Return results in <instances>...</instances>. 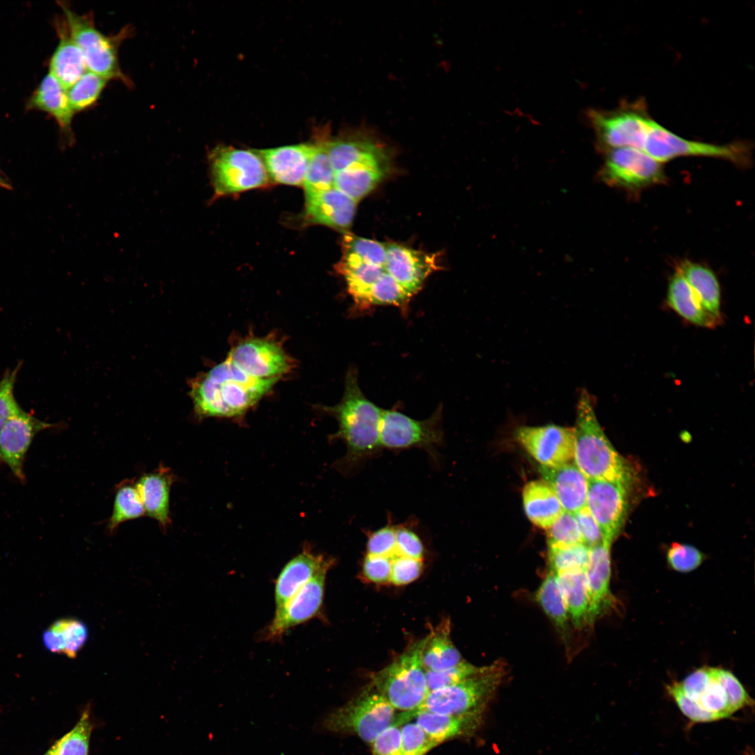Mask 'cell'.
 Here are the masks:
<instances>
[{
	"mask_svg": "<svg viewBox=\"0 0 755 755\" xmlns=\"http://www.w3.org/2000/svg\"><path fill=\"white\" fill-rule=\"evenodd\" d=\"M610 543L603 541L589 547V563L585 570L589 597V624H592L608 609L614 600L610 591Z\"/></svg>",
	"mask_w": 755,
	"mask_h": 755,
	"instance_id": "7402d4cb",
	"label": "cell"
},
{
	"mask_svg": "<svg viewBox=\"0 0 755 755\" xmlns=\"http://www.w3.org/2000/svg\"><path fill=\"white\" fill-rule=\"evenodd\" d=\"M437 254L415 250L396 243L387 244L385 269L413 296L426 278L437 270Z\"/></svg>",
	"mask_w": 755,
	"mask_h": 755,
	"instance_id": "ac0fdd59",
	"label": "cell"
},
{
	"mask_svg": "<svg viewBox=\"0 0 755 755\" xmlns=\"http://www.w3.org/2000/svg\"><path fill=\"white\" fill-rule=\"evenodd\" d=\"M175 475L161 465L157 469L141 476L135 483L145 515L155 519L166 531L171 524L170 491Z\"/></svg>",
	"mask_w": 755,
	"mask_h": 755,
	"instance_id": "603a6c76",
	"label": "cell"
},
{
	"mask_svg": "<svg viewBox=\"0 0 755 755\" xmlns=\"http://www.w3.org/2000/svg\"><path fill=\"white\" fill-rule=\"evenodd\" d=\"M372 755H403L401 726L394 722L371 744Z\"/></svg>",
	"mask_w": 755,
	"mask_h": 755,
	"instance_id": "f907efd6",
	"label": "cell"
},
{
	"mask_svg": "<svg viewBox=\"0 0 755 755\" xmlns=\"http://www.w3.org/2000/svg\"><path fill=\"white\" fill-rule=\"evenodd\" d=\"M392 558L366 554L363 563L364 577L375 584L390 582Z\"/></svg>",
	"mask_w": 755,
	"mask_h": 755,
	"instance_id": "816d5d0a",
	"label": "cell"
},
{
	"mask_svg": "<svg viewBox=\"0 0 755 755\" xmlns=\"http://www.w3.org/2000/svg\"><path fill=\"white\" fill-rule=\"evenodd\" d=\"M326 145L335 173L359 164L386 166L382 150L371 143L339 138L326 140Z\"/></svg>",
	"mask_w": 755,
	"mask_h": 755,
	"instance_id": "83f0119b",
	"label": "cell"
},
{
	"mask_svg": "<svg viewBox=\"0 0 755 755\" xmlns=\"http://www.w3.org/2000/svg\"><path fill=\"white\" fill-rule=\"evenodd\" d=\"M569 619L575 628L588 624L589 597L585 570L575 569L556 573Z\"/></svg>",
	"mask_w": 755,
	"mask_h": 755,
	"instance_id": "d6a6232c",
	"label": "cell"
},
{
	"mask_svg": "<svg viewBox=\"0 0 755 755\" xmlns=\"http://www.w3.org/2000/svg\"><path fill=\"white\" fill-rule=\"evenodd\" d=\"M573 429L574 464L587 479L618 482L629 487L633 471L605 434L595 413L593 397L585 390L577 400Z\"/></svg>",
	"mask_w": 755,
	"mask_h": 755,
	"instance_id": "7a4b0ae2",
	"label": "cell"
},
{
	"mask_svg": "<svg viewBox=\"0 0 755 755\" xmlns=\"http://www.w3.org/2000/svg\"><path fill=\"white\" fill-rule=\"evenodd\" d=\"M422 569V559L396 555L392 558L390 583L396 586L409 584L419 577Z\"/></svg>",
	"mask_w": 755,
	"mask_h": 755,
	"instance_id": "681fc988",
	"label": "cell"
},
{
	"mask_svg": "<svg viewBox=\"0 0 755 755\" xmlns=\"http://www.w3.org/2000/svg\"><path fill=\"white\" fill-rule=\"evenodd\" d=\"M59 43L50 60V73L68 90L87 71L83 55L71 38L65 22H57Z\"/></svg>",
	"mask_w": 755,
	"mask_h": 755,
	"instance_id": "484cf974",
	"label": "cell"
},
{
	"mask_svg": "<svg viewBox=\"0 0 755 755\" xmlns=\"http://www.w3.org/2000/svg\"><path fill=\"white\" fill-rule=\"evenodd\" d=\"M333 565V559L315 553L308 544L304 545L301 552L284 566L275 580V610L285 605L315 575L323 570H329Z\"/></svg>",
	"mask_w": 755,
	"mask_h": 755,
	"instance_id": "d6986e66",
	"label": "cell"
},
{
	"mask_svg": "<svg viewBox=\"0 0 755 755\" xmlns=\"http://www.w3.org/2000/svg\"><path fill=\"white\" fill-rule=\"evenodd\" d=\"M666 689L683 714L693 722L718 721L737 712L714 668H700L682 682L668 685Z\"/></svg>",
	"mask_w": 755,
	"mask_h": 755,
	"instance_id": "5b68a950",
	"label": "cell"
},
{
	"mask_svg": "<svg viewBox=\"0 0 755 755\" xmlns=\"http://www.w3.org/2000/svg\"><path fill=\"white\" fill-rule=\"evenodd\" d=\"M314 144H298L256 150L268 178L276 183L303 185Z\"/></svg>",
	"mask_w": 755,
	"mask_h": 755,
	"instance_id": "ffe728a7",
	"label": "cell"
},
{
	"mask_svg": "<svg viewBox=\"0 0 755 755\" xmlns=\"http://www.w3.org/2000/svg\"><path fill=\"white\" fill-rule=\"evenodd\" d=\"M43 755H50V752H48V751L46 752V753H45V754H43Z\"/></svg>",
	"mask_w": 755,
	"mask_h": 755,
	"instance_id": "9f6ffc18",
	"label": "cell"
},
{
	"mask_svg": "<svg viewBox=\"0 0 755 755\" xmlns=\"http://www.w3.org/2000/svg\"><path fill=\"white\" fill-rule=\"evenodd\" d=\"M522 498L527 517L542 528H549L563 511L555 493L544 480L528 482L524 487Z\"/></svg>",
	"mask_w": 755,
	"mask_h": 755,
	"instance_id": "f1b7e54d",
	"label": "cell"
},
{
	"mask_svg": "<svg viewBox=\"0 0 755 755\" xmlns=\"http://www.w3.org/2000/svg\"><path fill=\"white\" fill-rule=\"evenodd\" d=\"M55 424L40 420L20 410L10 417L0 431V461L20 480L24 481V461L34 437Z\"/></svg>",
	"mask_w": 755,
	"mask_h": 755,
	"instance_id": "e0dca14e",
	"label": "cell"
},
{
	"mask_svg": "<svg viewBox=\"0 0 755 755\" xmlns=\"http://www.w3.org/2000/svg\"><path fill=\"white\" fill-rule=\"evenodd\" d=\"M666 558L673 570L689 573L696 569L703 563L704 555L693 546L674 542L668 549Z\"/></svg>",
	"mask_w": 755,
	"mask_h": 755,
	"instance_id": "bcb514c9",
	"label": "cell"
},
{
	"mask_svg": "<svg viewBox=\"0 0 755 755\" xmlns=\"http://www.w3.org/2000/svg\"><path fill=\"white\" fill-rule=\"evenodd\" d=\"M505 674L506 665L503 661H496L482 673L430 691L417 710L480 717Z\"/></svg>",
	"mask_w": 755,
	"mask_h": 755,
	"instance_id": "8992f818",
	"label": "cell"
},
{
	"mask_svg": "<svg viewBox=\"0 0 755 755\" xmlns=\"http://www.w3.org/2000/svg\"><path fill=\"white\" fill-rule=\"evenodd\" d=\"M589 549L585 544L549 547V570L556 574L575 569L586 570L589 563Z\"/></svg>",
	"mask_w": 755,
	"mask_h": 755,
	"instance_id": "60d3db41",
	"label": "cell"
},
{
	"mask_svg": "<svg viewBox=\"0 0 755 755\" xmlns=\"http://www.w3.org/2000/svg\"><path fill=\"white\" fill-rule=\"evenodd\" d=\"M642 151L659 163L679 157H708L725 159L738 166L749 163L750 145L745 141L717 145L684 138L654 119L647 129Z\"/></svg>",
	"mask_w": 755,
	"mask_h": 755,
	"instance_id": "9c48e42d",
	"label": "cell"
},
{
	"mask_svg": "<svg viewBox=\"0 0 755 755\" xmlns=\"http://www.w3.org/2000/svg\"><path fill=\"white\" fill-rule=\"evenodd\" d=\"M584 543L589 547L603 542L600 528L587 506L573 513Z\"/></svg>",
	"mask_w": 755,
	"mask_h": 755,
	"instance_id": "db71d44e",
	"label": "cell"
},
{
	"mask_svg": "<svg viewBox=\"0 0 755 755\" xmlns=\"http://www.w3.org/2000/svg\"><path fill=\"white\" fill-rule=\"evenodd\" d=\"M396 555L422 559L424 549L419 536L405 526H396Z\"/></svg>",
	"mask_w": 755,
	"mask_h": 755,
	"instance_id": "f5cc1de1",
	"label": "cell"
},
{
	"mask_svg": "<svg viewBox=\"0 0 755 755\" xmlns=\"http://www.w3.org/2000/svg\"><path fill=\"white\" fill-rule=\"evenodd\" d=\"M401 733L403 755H425L438 745L415 722L401 726Z\"/></svg>",
	"mask_w": 755,
	"mask_h": 755,
	"instance_id": "f6af8a7d",
	"label": "cell"
},
{
	"mask_svg": "<svg viewBox=\"0 0 755 755\" xmlns=\"http://www.w3.org/2000/svg\"><path fill=\"white\" fill-rule=\"evenodd\" d=\"M145 514L136 484L129 480L123 481L117 487L107 529L110 533H113L122 523L139 518Z\"/></svg>",
	"mask_w": 755,
	"mask_h": 755,
	"instance_id": "8d00e7d4",
	"label": "cell"
},
{
	"mask_svg": "<svg viewBox=\"0 0 755 755\" xmlns=\"http://www.w3.org/2000/svg\"><path fill=\"white\" fill-rule=\"evenodd\" d=\"M92 727L89 710H86L74 727L48 749L50 755H88Z\"/></svg>",
	"mask_w": 755,
	"mask_h": 755,
	"instance_id": "f35d334b",
	"label": "cell"
},
{
	"mask_svg": "<svg viewBox=\"0 0 755 755\" xmlns=\"http://www.w3.org/2000/svg\"><path fill=\"white\" fill-rule=\"evenodd\" d=\"M517 442L540 466L558 467L573 463L574 429L548 424L522 426L515 431Z\"/></svg>",
	"mask_w": 755,
	"mask_h": 755,
	"instance_id": "5bb4252c",
	"label": "cell"
},
{
	"mask_svg": "<svg viewBox=\"0 0 755 755\" xmlns=\"http://www.w3.org/2000/svg\"><path fill=\"white\" fill-rule=\"evenodd\" d=\"M108 80L89 71L68 90L71 106L75 113L80 112L93 106L99 99Z\"/></svg>",
	"mask_w": 755,
	"mask_h": 755,
	"instance_id": "ab89813d",
	"label": "cell"
},
{
	"mask_svg": "<svg viewBox=\"0 0 755 755\" xmlns=\"http://www.w3.org/2000/svg\"><path fill=\"white\" fill-rule=\"evenodd\" d=\"M403 719L414 718V722L438 745L470 733L479 721L478 717L438 714L426 710L404 712Z\"/></svg>",
	"mask_w": 755,
	"mask_h": 755,
	"instance_id": "4316f807",
	"label": "cell"
},
{
	"mask_svg": "<svg viewBox=\"0 0 755 755\" xmlns=\"http://www.w3.org/2000/svg\"><path fill=\"white\" fill-rule=\"evenodd\" d=\"M538 470L564 511L573 514L586 506L589 480L574 463L558 467L540 466Z\"/></svg>",
	"mask_w": 755,
	"mask_h": 755,
	"instance_id": "cb8c5ba5",
	"label": "cell"
},
{
	"mask_svg": "<svg viewBox=\"0 0 755 755\" xmlns=\"http://www.w3.org/2000/svg\"><path fill=\"white\" fill-rule=\"evenodd\" d=\"M277 382L258 377L228 355L224 361L191 382L195 415L199 419L240 417Z\"/></svg>",
	"mask_w": 755,
	"mask_h": 755,
	"instance_id": "6da1fadb",
	"label": "cell"
},
{
	"mask_svg": "<svg viewBox=\"0 0 755 755\" xmlns=\"http://www.w3.org/2000/svg\"><path fill=\"white\" fill-rule=\"evenodd\" d=\"M547 530L549 547L584 544L573 513L563 510Z\"/></svg>",
	"mask_w": 755,
	"mask_h": 755,
	"instance_id": "ee69618b",
	"label": "cell"
},
{
	"mask_svg": "<svg viewBox=\"0 0 755 755\" xmlns=\"http://www.w3.org/2000/svg\"><path fill=\"white\" fill-rule=\"evenodd\" d=\"M208 163L216 196L263 187L269 179L255 151L218 145L209 152Z\"/></svg>",
	"mask_w": 755,
	"mask_h": 755,
	"instance_id": "30bf717a",
	"label": "cell"
},
{
	"mask_svg": "<svg viewBox=\"0 0 755 755\" xmlns=\"http://www.w3.org/2000/svg\"><path fill=\"white\" fill-rule=\"evenodd\" d=\"M487 666H475L465 660L457 665L440 671H426V677L429 692L450 686L485 671Z\"/></svg>",
	"mask_w": 755,
	"mask_h": 755,
	"instance_id": "b9f144b4",
	"label": "cell"
},
{
	"mask_svg": "<svg viewBox=\"0 0 755 755\" xmlns=\"http://www.w3.org/2000/svg\"><path fill=\"white\" fill-rule=\"evenodd\" d=\"M343 252L354 254L365 262L385 266L387 243L347 233L343 238Z\"/></svg>",
	"mask_w": 755,
	"mask_h": 755,
	"instance_id": "7bdbcfd3",
	"label": "cell"
},
{
	"mask_svg": "<svg viewBox=\"0 0 755 755\" xmlns=\"http://www.w3.org/2000/svg\"><path fill=\"white\" fill-rule=\"evenodd\" d=\"M600 175L606 184L631 191L660 184L666 180L661 163L645 152L632 148L607 152Z\"/></svg>",
	"mask_w": 755,
	"mask_h": 755,
	"instance_id": "7c38bea8",
	"label": "cell"
},
{
	"mask_svg": "<svg viewBox=\"0 0 755 755\" xmlns=\"http://www.w3.org/2000/svg\"><path fill=\"white\" fill-rule=\"evenodd\" d=\"M27 108L49 114L64 132L72 136L71 123L75 112L71 106L67 90L50 73L43 78L29 98Z\"/></svg>",
	"mask_w": 755,
	"mask_h": 755,
	"instance_id": "d4e9b609",
	"label": "cell"
},
{
	"mask_svg": "<svg viewBox=\"0 0 755 755\" xmlns=\"http://www.w3.org/2000/svg\"><path fill=\"white\" fill-rule=\"evenodd\" d=\"M440 410L425 420L414 419L393 410H382L379 427L381 447H419L431 451L441 443L443 437Z\"/></svg>",
	"mask_w": 755,
	"mask_h": 755,
	"instance_id": "4fadbf2b",
	"label": "cell"
},
{
	"mask_svg": "<svg viewBox=\"0 0 755 755\" xmlns=\"http://www.w3.org/2000/svg\"><path fill=\"white\" fill-rule=\"evenodd\" d=\"M628 489L618 482L589 480L586 506L598 524L603 541L610 544L625 522Z\"/></svg>",
	"mask_w": 755,
	"mask_h": 755,
	"instance_id": "2e32d148",
	"label": "cell"
},
{
	"mask_svg": "<svg viewBox=\"0 0 755 755\" xmlns=\"http://www.w3.org/2000/svg\"><path fill=\"white\" fill-rule=\"evenodd\" d=\"M428 635L413 643L390 664L371 676V684L396 710L412 712L427 697L422 654Z\"/></svg>",
	"mask_w": 755,
	"mask_h": 755,
	"instance_id": "277c9868",
	"label": "cell"
},
{
	"mask_svg": "<svg viewBox=\"0 0 755 755\" xmlns=\"http://www.w3.org/2000/svg\"><path fill=\"white\" fill-rule=\"evenodd\" d=\"M463 660L451 640L448 624L428 635L422 654V664L426 671L443 670Z\"/></svg>",
	"mask_w": 755,
	"mask_h": 755,
	"instance_id": "e575fe53",
	"label": "cell"
},
{
	"mask_svg": "<svg viewBox=\"0 0 755 755\" xmlns=\"http://www.w3.org/2000/svg\"><path fill=\"white\" fill-rule=\"evenodd\" d=\"M62 8L67 29L81 50L87 70L108 80H117L129 85L118 59L119 46L129 34V29L124 28L115 35H106L95 26L90 14H78L64 4Z\"/></svg>",
	"mask_w": 755,
	"mask_h": 755,
	"instance_id": "52a82bcc",
	"label": "cell"
},
{
	"mask_svg": "<svg viewBox=\"0 0 755 755\" xmlns=\"http://www.w3.org/2000/svg\"><path fill=\"white\" fill-rule=\"evenodd\" d=\"M396 710L370 684L345 705L331 712L324 721L329 731L356 735L371 744L396 721Z\"/></svg>",
	"mask_w": 755,
	"mask_h": 755,
	"instance_id": "ba28073f",
	"label": "cell"
},
{
	"mask_svg": "<svg viewBox=\"0 0 755 755\" xmlns=\"http://www.w3.org/2000/svg\"><path fill=\"white\" fill-rule=\"evenodd\" d=\"M751 755H753V754H751Z\"/></svg>",
	"mask_w": 755,
	"mask_h": 755,
	"instance_id": "6f0895ef",
	"label": "cell"
},
{
	"mask_svg": "<svg viewBox=\"0 0 755 755\" xmlns=\"http://www.w3.org/2000/svg\"><path fill=\"white\" fill-rule=\"evenodd\" d=\"M327 410L338 423V430L332 438L346 445L347 453L342 462L354 464L380 450L379 427L382 409L364 396L354 369L347 374L340 402Z\"/></svg>",
	"mask_w": 755,
	"mask_h": 755,
	"instance_id": "3957f363",
	"label": "cell"
},
{
	"mask_svg": "<svg viewBox=\"0 0 755 755\" xmlns=\"http://www.w3.org/2000/svg\"><path fill=\"white\" fill-rule=\"evenodd\" d=\"M357 202L336 189H330L305 195L304 220L338 230H346L352 224Z\"/></svg>",
	"mask_w": 755,
	"mask_h": 755,
	"instance_id": "44dd1931",
	"label": "cell"
},
{
	"mask_svg": "<svg viewBox=\"0 0 755 755\" xmlns=\"http://www.w3.org/2000/svg\"><path fill=\"white\" fill-rule=\"evenodd\" d=\"M326 139H319L309 163L304 182L305 195L322 192L334 187L335 173L326 145Z\"/></svg>",
	"mask_w": 755,
	"mask_h": 755,
	"instance_id": "74e56055",
	"label": "cell"
},
{
	"mask_svg": "<svg viewBox=\"0 0 755 755\" xmlns=\"http://www.w3.org/2000/svg\"><path fill=\"white\" fill-rule=\"evenodd\" d=\"M534 598L562 636L566 637L569 617L556 573L549 570Z\"/></svg>",
	"mask_w": 755,
	"mask_h": 755,
	"instance_id": "d590c367",
	"label": "cell"
},
{
	"mask_svg": "<svg viewBox=\"0 0 755 755\" xmlns=\"http://www.w3.org/2000/svg\"><path fill=\"white\" fill-rule=\"evenodd\" d=\"M386 173V166L359 164L337 172L334 187L358 203L371 192Z\"/></svg>",
	"mask_w": 755,
	"mask_h": 755,
	"instance_id": "836d02e7",
	"label": "cell"
},
{
	"mask_svg": "<svg viewBox=\"0 0 755 755\" xmlns=\"http://www.w3.org/2000/svg\"><path fill=\"white\" fill-rule=\"evenodd\" d=\"M667 299L669 305L677 313L695 325L714 328L719 322L704 309L687 281L678 271L670 279Z\"/></svg>",
	"mask_w": 755,
	"mask_h": 755,
	"instance_id": "4dcf8cb0",
	"label": "cell"
},
{
	"mask_svg": "<svg viewBox=\"0 0 755 755\" xmlns=\"http://www.w3.org/2000/svg\"><path fill=\"white\" fill-rule=\"evenodd\" d=\"M323 570L299 589L287 602L275 611L264 638L275 640L290 628L318 617L322 608L326 574Z\"/></svg>",
	"mask_w": 755,
	"mask_h": 755,
	"instance_id": "9a60e30c",
	"label": "cell"
},
{
	"mask_svg": "<svg viewBox=\"0 0 755 755\" xmlns=\"http://www.w3.org/2000/svg\"><path fill=\"white\" fill-rule=\"evenodd\" d=\"M0 187L10 189L11 188L10 184L3 175L0 174Z\"/></svg>",
	"mask_w": 755,
	"mask_h": 755,
	"instance_id": "11a10c76",
	"label": "cell"
},
{
	"mask_svg": "<svg viewBox=\"0 0 755 755\" xmlns=\"http://www.w3.org/2000/svg\"><path fill=\"white\" fill-rule=\"evenodd\" d=\"M366 547L368 554L393 558L396 555V526L387 525L371 533Z\"/></svg>",
	"mask_w": 755,
	"mask_h": 755,
	"instance_id": "c3c4849f",
	"label": "cell"
},
{
	"mask_svg": "<svg viewBox=\"0 0 755 755\" xmlns=\"http://www.w3.org/2000/svg\"><path fill=\"white\" fill-rule=\"evenodd\" d=\"M677 271L687 281L704 309L720 321L721 290L714 272L689 260L683 261Z\"/></svg>",
	"mask_w": 755,
	"mask_h": 755,
	"instance_id": "1f68e13d",
	"label": "cell"
},
{
	"mask_svg": "<svg viewBox=\"0 0 755 755\" xmlns=\"http://www.w3.org/2000/svg\"><path fill=\"white\" fill-rule=\"evenodd\" d=\"M89 636L87 625L75 618H64L52 623L43 633L42 641L49 652L75 658Z\"/></svg>",
	"mask_w": 755,
	"mask_h": 755,
	"instance_id": "f546056e",
	"label": "cell"
},
{
	"mask_svg": "<svg viewBox=\"0 0 755 755\" xmlns=\"http://www.w3.org/2000/svg\"><path fill=\"white\" fill-rule=\"evenodd\" d=\"M22 364L8 369L0 380V431L8 419L22 408L14 396V387Z\"/></svg>",
	"mask_w": 755,
	"mask_h": 755,
	"instance_id": "7dc6e473",
	"label": "cell"
},
{
	"mask_svg": "<svg viewBox=\"0 0 755 755\" xmlns=\"http://www.w3.org/2000/svg\"><path fill=\"white\" fill-rule=\"evenodd\" d=\"M599 147L604 151L620 148L642 150L652 117L643 99L623 101L612 110L590 112Z\"/></svg>",
	"mask_w": 755,
	"mask_h": 755,
	"instance_id": "8fae6325",
	"label": "cell"
}]
</instances>
